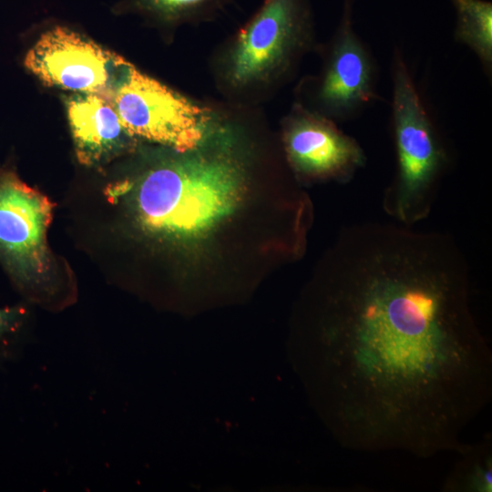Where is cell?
<instances>
[{
    "label": "cell",
    "instance_id": "1",
    "mask_svg": "<svg viewBox=\"0 0 492 492\" xmlns=\"http://www.w3.org/2000/svg\"><path fill=\"white\" fill-rule=\"evenodd\" d=\"M311 333L325 417L346 448L460 453L492 398V353L448 234L348 225L319 287Z\"/></svg>",
    "mask_w": 492,
    "mask_h": 492
},
{
    "label": "cell",
    "instance_id": "2",
    "mask_svg": "<svg viewBox=\"0 0 492 492\" xmlns=\"http://www.w3.org/2000/svg\"><path fill=\"white\" fill-rule=\"evenodd\" d=\"M199 148L159 163L134 186L133 210L144 231L189 242L235 210L244 188L241 163L225 148Z\"/></svg>",
    "mask_w": 492,
    "mask_h": 492
},
{
    "label": "cell",
    "instance_id": "3",
    "mask_svg": "<svg viewBox=\"0 0 492 492\" xmlns=\"http://www.w3.org/2000/svg\"><path fill=\"white\" fill-rule=\"evenodd\" d=\"M391 73L395 170L383 207L395 221L415 226L429 215L449 157L399 48L395 49Z\"/></svg>",
    "mask_w": 492,
    "mask_h": 492
},
{
    "label": "cell",
    "instance_id": "4",
    "mask_svg": "<svg viewBox=\"0 0 492 492\" xmlns=\"http://www.w3.org/2000/svg\"><path fill=\"white\" fill-rule=\"evenodd\" d=\"M313 42L309 0H264L228 56L231 84L249 87L286 73Z\"/></svg>",
    "mask_w": 492,
    "mask_h": 492
},
{
    "label": "cell",
    "instance_id": "5",
    "mask_svg": "<svg viewBox=\"0 0 492 492\" xmlns=\"http://www.w3.org/2000/svg\"><path fill=\"white\" fill-rule=\"evenodd\" d=\"M107 98L130 136L180 153L204 142L210 114L158 80L126 63Z\"/></svg>",
    "mask_w": 492,
    "mask_h": 492
},
{
    "label": "cell",
    "instance_id": "6",
    "mask_svg": "<svg viewBox=\"0 0 492 492\" xmlns=\"http://www.w3.org/2000/svg\"><path fill=\"white\" fill-rule=\"evenodd\" d=\"M374 57L353 25V0H343V12L314 82L316 111L334 121L350 120L379 97Z\"/></svg>",
    "mask_w": 492,
    "mask_h": 492
},
{
    "label": "cell",
    "instance_id": "7",
    "mask_svg": "<svg viewBox=\"0 0 492 492\" xmlns=\"http://www.w3.org/2000/svg\"><path fill=\"white\" fill-rule=\"evenodd\" d=\"M126 63L118 55L62 26L43 33L25 57L26 67L47 85L106 97Z\"/></svg>",
    "mask_w": 492,
    "mask_h": 492
},
{
    "label": "cell",
    "instance_id": "8",
    "mask_svg": "<svg viewBox=\"0 0 492 492\" xmlns=\"http://www.w3.org/2000/svg\"><path fill=\"white\" fill-rule=\"evenodd\" d=\"M51 212L46 196L12 173L0 175V254L22 281H39L48 272Z\"/></svg>",
    "mask_w": 492,
    "mask_h": 492
},
{
    "label": "cell",
    "instance_id": "9",
    "mask_svg": "<svg viewBox=\"0 0 492 492\" xmlns=\"http://www.w3.org/2000/svg\"><path fill=\"white\" fill-rule=\"evenodd\" d=\"M284 144L289 161L302 177L349 182L366 163L359 142L335 121L299 105L287 118Z\"/></svg>",
    "mask_w": 492,
    "mask_h": 492
},
{
    "label": "cell",
    "instance_id": "10",
    "mask_svg": "<svg viewBox=\"0 0 492 492\" xmlns=\"http://www.w3.org/2000/svg\"><path fill=\"white\" fill-rule=\"evenodd\" d=\"M67 117L76 153L85 165L106 161L131 137L110 101L95 93H76L68 99Z\"/></svg>",
    "mask_w": 492,
    "mask_h": 492
},
{
    "label": "cell",
    "instance_id": "11",
    "mask_svg": "<svg viewBox=\"0 0 492 492\" xmlns=\"http://www.w3.org/2000/svg\"><path fill=\"white\" fill-rule=\"evenodd\" d=\"M456 23L455 40L477 56L489 79L492 76V4L485 0H451Z\"/></svg>",
    "mask_w": 492,
    "mask_h": 492
},
{
    "label": "cell",
    "instance_id": "12",
    "mask_svg": "<svg viewBox=\"0 0 492 492\" xmlns=\"http://www.w3.org/2000/svg\"><path fill=\"white\" fill-rule=\"evenodd\" d=\"M460 460L450 473L445 488L455 491H491V443L487 437L477 444H468L460 453Z\"/></svg>",
    "mask_w": 492,
    "mask_h": 492
},
{
    "label": "cell",
    "instance_id": "13",
    "mask_svg": "<svg viewBox=\"0 0 492 492\" xmlns=\"http://www.w3.org/2000/svg\"><path fill=\"white\" fill-rule=\"evenodd\" d=\"M230 0H131L138 11L166 23L208 18Z\"/></svg>",
    "mask_w": 492,
    "mask_h": 492
},
{
    "label": "cell",
    "instance_id": "14",
    "mask_svg": "<svg viewBox=\"0 0 492 492\" xmlns=\"http://www.w3.org/2000/svg\"><path fill=\"white\" fill-rule=\"evenodd\" d=\"M20 313L16 308L0 309V337L13 331L19 320Z\"/></svg>",
    "mask_w": 492,
    "mask_h": 492
}]
</instances>
